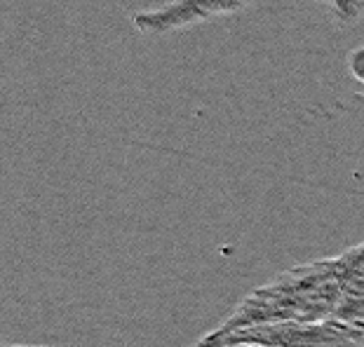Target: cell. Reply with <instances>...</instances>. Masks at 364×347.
Instances as JSON below:
<instances>
[{
    "label": "cell",
    "mask_w": 364,
    "mask_h": 347,
    "mask_svg": "<svg viewBox=\"0 0 364 347\" xmlns=\"http://www.w3.org/2000/svg\"><path fill=\"white\" fill-rule=\"evenodd\" d=\"M343 270V312L341 321L364 329V242L338 253Z\"/></svg>",
    "instance_id": "obj_4"
},
{
    "label": "cell",
    "mask_w": 364,
    "mask_h": 347,
    "mask_svg": "<svg viewBox=\"0 0 364 347\" xmlns=\"http://www.w3.org/2000/svg\"><path fill=\"white\" fill-rule=\"evenodd\" d=\"M254 0H172L132 14V26L144 35H165L247 10Z\"/></svg>",
    "instance_id": "obj_3"
},
{
    "label": "cell",
    "mask_w": 364,
    "mask_h": 347,
    "mask_svg": "<svg viewBox=\"0 0 364 347\" xmlns=\"http://www.w3.org/2000/svg\"><path fill=\"white\" fill-rule=\"evenodd\" d=\"M7 347H43V345H7Z\"/></svg>",
    "instance_id": "obj_8"
},
{
    "label": "cell",
    "mask_w": 364,
    "mask_h": 347,
    "mask_svg": "<svg viewBox=\"0 0 364 347\" xmlns=\"http://www.w3.org/2000/svg\"><path fill=\"white\" fill-rule=\"evenodd\" d=\"M343 312V270L338 253L329 258L287 268L263 287L247 294L235 310L212 329L228 334L254 324L275 321H341Z\"/></svg>",
    "instance_id": "obj_1"
},
{
    "label": "cell",
    "mask_w": 364,
    "mask_h": 347,
    "mask_svg": "<svg viewBox=\"0 0 364 347\" xmlns=\"http://www.w3.org/2000/svg\"><path fill=\"white\" fill-rule=\"evenodd\" d=\"M315 3H327V0H315Z\"/></svg>",
    "instance_id": "obj_10"
},
{
    "label": "cell",
    "mask_w": 364,
    "mask_h": 347,
    "mask_svg": "<svg viewBox=\"0 0 364 347\" xmlns=\"http://www.w3.org/2000/svg\"><path fill=\"white\" fill-rule=\"evenodd\" d=\"M348 71H350L355 80L364 82V45L348 54Z\"/></svg>",
    "instance_id": "obj_6"
},
{
    "label": "cell",
    "mask_w": 364,
    "mask_h": 347,
    "mask_svg": "<svg viewBox=\"0 0 364 347\" xmlns=\"http://www.w3.org/2000/svg\"><path fill=\"white\" fill-rule=\"evenodd\" d=\"M353 347H364V336H362V338H360V341H358V343H355Z\"/></svg>",
    "instance_id": "obj_9"
},
{
    "label": "cell",
    "mask_w": 364,
    "mask_h": 347,
    "mask_svg": "<svg viewBox=\"0 0 364 347\" xmlns=\"http://www.w3.org/2000/svg\"><path fill=\"white\" fill-rule=\"evenodd\" d=\"M230 347H266V345H230Z\"/></svg>",
    "instance_id": "obj_7"
},
{
    "label": "cell",
    "mask_w": 364,
    "mask_h": 347,
    "mask_svg": "<svg viewBox=\"0 0 364 347\" xmlns=\"http://www.w3.org/2000/svg\"><path fill=\"white\" fill-rule=\"evenodd\" d=\"M364 336L362 326L343 321H275L254 324L228 334L209 331L196 347H230V345H266V347H353Z\"/></svg>",
    "instance_id": "obj_2"
},
{
    "label": "cell",
    "mask_w": 364,
    "mask_h": 347,
    "mask_svg": "<svg viewBox=\"0 0 364 347\" xmlns=\"http://www.w3.org/2000/svg\"><path fill=\"white\" fill-rule=\"evenodd\" d=\"M338 26H353L364 17V0H327Z\"/></svg>",
    "instance_id": "obj_5"
}]
</instances>
